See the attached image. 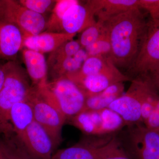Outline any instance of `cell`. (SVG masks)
<instances>
[{
	"label": "cell",
	"instance_id": "16",
	"mask_svg": "<svg viewBox=\"0 0 159 159\" xmlns=\"http://www.w3.org/2000/svg\"><path fill=\"white\" fill-rule=\"evenodd\" d=\"M23 57L28 74L34 87L47 85L48 66L43 54L27 48L23 51Z\"/></svg>",
	"mask_w": 159,
	"mask_h": 159
},
{
	"label": "cell",
	"instance_id": "32",
	"mask_svg": "<svg viewBox=\"0 0 159 159\" xmlns=\"http://www.w3.org/2000/svg\"><path fill=\"white\" fill-rule=\"evenodd\" d=\"M0 159H9L3 151L0 140Z\"/></svg>",
	"mask_w": 159,
	"mask_h": 159
},
{
	"label": "cell",
	"instance_id": "22",
	"mask_svg": "<svg viewBox=\"0 0 159 159\" xmlns=\"http://www.w3.org/2000/svg\"><path fill=\"white\" fill-rule=\"evenodd\" d=\"M97 159H132L116 137H107L97 149Z\"/></svg>",
	"mask_w": 159,
	"mask_h": 159
},
{
	"label": "cell",
	"instance_id": "6",
	"mask_svg": "<svg viewBox=\"0 0 159 159\" xmlns=\"http://www.w3.org/2000/svg\"><path fill=\"white\" fill-rule=\"evenodd\" d=\"M48 87L54 104L66 121L84 110L86 95L68 77L64 76L48 82Z\"/></svg>",
	"mask_w": 159,
	"mask_h": 159
},
{
	"label": "cell",
	"instance_id": "21",
	"mask_svg": "<svg viewBox=\"0 0 159 159\" xmlns=\"http://www.w3.org/2000/svg\"><path fill=\"white\" fill-rule=\"evenodd\" d=\"M88 57L86 51L81 48L73 56L67 57L50 68L53 80L77 72Z\"/></svg>",
	"mask_w": 159,
	"mask_h": 159
},
{
	"label": "cell",
	"instance_id": "33",
	"mask_svg": "<svg viewBox=\"0 0 159 159\" xmlns=\"http://www.w3.org/2000/svg\"><path fill=\"white\" fill-rule=\"evenodd\" d=\"M2 1H0V11H1V8H2Z\"/></svg>",
	"mask_w": 159,
	"mask_h": 159
},
{
	"label": "cell",
	"instance_id": "34",
	"mask_svg": "<svg viewBox=\"0 0 159 159\" xmlns=\"http://www.w3.org/2000/svg\"><path fill=\"white\" fill-rule=\"evenodd\" d=\"M157 131V132L159 134V129H158V130H156Z\"/></svg>",
	"mask_w": 159,
	"mask_h": 159
},
{
	"label": "cell",
	"instance_id": "3",
	"mask_svg": "<svg viewBox=\"0 0 159 159\" xmlns=\"http://www.w3.org/2000/svg\"><path fill=\"white\" fill-rule=\"evenodd\" d=\"M151 84L148 74L134 77L127 92L114 100L107 108L118 114L128 127L143 124L141 107Z\"/></svg>",
	"mask_w": 159,
	"mask_h": 159
},
{
	"label": "cell",
	"instance_id": "26",
	"mask_svg": "<svg viewBox=\"0 0 159 159\" xmlns=\"http://www.w3.org/2000/svg\"><path fill=\"white\" fill-rule=\"evenodd\" d=\"M84 49L89 57L101 56L110 57L111 46L106 29L97 41Z\"/></svg>",
	"mask_w": 159,
	"mask_h": 159
},
{
	"label": "cell",
	"instance_id": "29",
	"mask_svg": "<svg viewBox=\"0 0 159 159\" xmlns=\"http://www.w3.org/2000/svg\"><path fill=\"white\" fill-rule=\"evenodd\" d=\"M138 6L149 13L151 19H159V0H139Z\"/></svg>",
	"mask_w": 159,
	"mask_h": 159
},
{
	"label": "cell",
	"instance_id": "2",
	"mask_svg": "<svg viewBox=\"0 0 159 159\" xmlns=\"http://www.w3.org/2000/svg\"><path fill=\"white\" fill-rule=\"evenodd\" d=\"M4 66L6 79L0 91V132L6 134L13 131L9 123L11 107L17 102L28 99L33 87L29 84L25 71L17 63L9 61Z\"/></svg>",
	"mask_w": 159,
	"mask_h": 159
},
{
	"label": "cell",
	"instance_id": "31",
	"mask_svg": "<svg viewBox=\"0 0 159 159\" xmlns=\"http://www.w3.org/2000/svg\"><path fill=\"white\" fill-rule=\"evenodd\" d=\"M6 79V70L4 65L0 64V91L2 88Z\"/></svg>",
	"mask_w": 159,
	"mask_h": 159
},
{
	"label": "cell",
	"instance_id": "30",
	"mask_svg": "<svg viewBox=\"0 0 159 159\" xmlns=\"http://www.w3.org/2000/svg\"><path fill=\"white\" fill-rule=\"evenodd\" d=\"M150 80L159 93V69L148 74Z\"/></svg>",
	"mask_w": 159,
	"mask_h": 159
},
{
	"label": "cell",
	"instance_id": "27",
	"mask_svg": "<svg viewBox=\"0 0 159 159\" xmlns=\"http://www.w3.org/2000/svg\"><path fill=\"white\" fill-rule=\"evenodd\" d=\"M105 30L104 23L97 20L93 25L84 30L79 40L81 48L84 49L95 42L101 36Z\"/></svg>",
	"mask_w": 159,
	"mask_h": 159
},
{
	"label": "cell",
	"instance_id": "1",
	"mask_svg": "<svg viewBox=\"0 0 159 159\" xmlns=\"http://www.w3.org/2000/svg\"><path fill=\"white\" fill-rule=\"evenodd\" d=\"M111 46L110 58L118 68H130L139 54L147 22L139 8L118 15L104 23Z\"/></svg>",
	"mask_w": 159,
	"mask_h": 159
},
{
	"label": "cell",
	"instance_id": "15",
	"mask_svg": "<svg viewBox=\"0 0 159 159\" xmlns=\"http://www.w3.org/2000/svg\"><path fill=\"white\" fill-rule=\"evenodd\" d=\"M138 2L139 0H91L86 3L97 20L105 23L113 16L139 8Z\"/></svg>",
	"mask_w": 159,
	"mask_h": 159
},
{
	"label": "cell",
	"instance_id": "17",
	"mask_svg": "<svg viewBox=\"0 0 159 159\" xmlns=\"http://www.w3.org/2000/svg\"><path fill=\"white\" fill-rule=\"evenodd\" d=\"M106 139H84L73 146L57 151L52 159H97V149Z\"/></svg>",
	"mask_w": 159,
	"mask_h": 159
},
{
	"label": "cell",
	"instance_id": "25",
	"mask_svg": "<svg viewBox=\"0 0 159 159\" xmlns=\"http://www.w3.org/2000/svg\"><path fill=\"white\" fill-rule=\"evenodd\" d=\"M81 48L79 41L72 40L63 44L51 52L47 61L48 68L51 67L67 57L73 56Z\"/></svg>",
	"mask_w": 159,
	"mask_h": 159
},
{
	"label": "cell",
	"instance_id": "18",
	"mask_svg": "<svg viewBox=\"0 0 159 159\" xmlns=\"http://www.w3.org/2000/svg\"><path fill=\"white\" fill-rule=\"evenodd\" d=\"M9 118L13 132L20 136L34 120L31 102L27 99L15 104L10 111Z\"/></svg>",
	"mask_w": 159,
	"mask_h": 159
},
{
	"label": "cell",
	"instance_id": "7",
	"mask_svg": "<svg viewBox=\"0 0 159 159\" xmlns=\"http://www.w3.org/2000/svg\"><path fill=\"white\" fill-rule=\"evenodd\" d=\"M159 69V19L147 22L146 31L136 59L128 70L131 77L148 74Z\"/></svg>",
	"mask_w": 159,
	"mask_h": 159
},
{
	"label": "cell",
	"instance_id": "24",
	"mask_svg": "<svg viewBox=\"0 0 159 159\" xmlns=\"http://www.w3.org/2000/svg\"><path fill=\"white\" fill-rule=\"evenodd\" d=\"M6 135L5 141H1L3 151L9 159H34L28 153L16 134Z\"/></svg>",
	"mask_w": 159,
	"mask_h": 159
},
{
	"label": "cell",
	"instance_id": "10",
	"mask_svg": "<svg viewBox=\"0 0 159 159\" xmlns=\"http://www.w3.org/2000/svg\"><path fill=\"white\" fill-rule=\"evenodd\" d=\"M18 138L33 159H52L57 146L47 131L36 121L34 120Z\"/></svg>",
	"mask_w": 159,
	"mask_h": 159
},
{
	"label": "cell",
	"instance_id": "14",
	"mask_svg": "<svg viewBox=\"0 0 159 159\" xmlns=\"http://www.w3.org/2000/svg\"><path fill=\"white\" fill-rule=\"evenodd\" d=\"M76 34L44 31L37 35L28 36L24 40L23 48L42 54L51 53L63 44L73 40Z\"/></svg>",
	"mask_w": 159,
	"mask_h": 159
},
{
	"label": "cell",
	"instance_id": "9",
	"mask_svg": "<svg viewBox=\"0 0 159 159\" xmlns=\"http://www.w3.org/2000/svg\"><path fill=\"white\" fill-rule=\"evenodd\" d=\"M0 16L16 25L22 32L24 39L46 30L47 21L43 15L27 9L18 1H2Z\"/></svg>",
	"mask_w": 159,
	"mask_h": 159
},
{
	"label": "cell",
	"instance_id": "28",
	"mask_svg": "<svg viewBox=\"0 0 159 159\" xmlns=\"http://www.w3.org/2000/svg\"><path fill=\"white\" fill-rule=\"evenodd\" d=\"M18 2L24 7L39 14L43 15L51 10L56 1L52 0H20Z\"/></svg>",
	"mask_w": 159,
	"mask_h": 159
},
{
	"label": "cell",
	"instance_id": "20",
	"mask_svg": "<svg viewBox=\"0 0 159 159\" xmlns=\"http://www.w3.org/2000/svg\"><path fill=\"white\" fill-rule=\"evenodd\" d=\"M116 66L110 57L91 56L87 58L80 69L77 72L66 76L74 82L89 75L102 73Z\"/></svg>",
	"mask_w": 159,
	"mask_h": 159
},
{
	"label": "cell",
	"instance_id": "23",
	"mask_svg": "<svg viewBox=\"0 0 159 159\" xmlns=\"http://www.w3.org/2000/svg\"><path fill=\"white\" fill-rule=\"evenodd\" d=\"M79 3L76 0L56 1L52 14L47 21L46 32H61V24L63 17L71 6Z\"/></svg>",
	"mask_w": 159,
	"mask_h": 159
},
{
	"label": "cell",
	"instance_id": "5",
	"mask_svg": "<svg viewBox=\"0 0 159 159\" xmlns=\"http://www.w3.org/2000/svg\"><path fill=\"white\" fill-rule=\"evenodd\" d=\"M71 124L88 136H104L126 126L118 114L110 109L84 110L69 120Z\"/></svg>",
	"mask_w": 159,
	"mask_h": 159
},
{
	"label": "cell",
	"instance_id": "8",
	"mask_svg": "<svg viewBox=\"0 0 159 159\" xmlns=\"http://www.w3.org/2000/svg\"><path fill=\"white\" fill-rule=\"evenodd\" d=\"M124 148L132 159H159V134L143 124L128 126Z\"/></svg>",
	"mask_w": 159,
	"mask_h": 159
},
{
	"label": "cell",
	"instance_id": "11",
	"mask_svg": "<svg viewBox=\"0 0 159 159\" xmlns=\"http://www.w3.org/2000/svg\"><path fill=\"white\" fill-rule=\"evenodd\" d=\"M133 78L122 74L116 66L99 74L86 76L75 82L85 93L87 97L99 93L118 82L132 81Z\"/></svg>",
	"mask_w": 159,
	"mask_h": 159
},
{
	"label": "cell",
	"instance_id": "19",
	"mask_svg": "<svg viewBox=\"0 0 159 159\" xmlns=\"http://www.w3.org/2000/svg\"><path fill=\"white\" fill-rule=\"evenodd\" d=\"M124 90L123 82H118L110 86L99 93L87 96L84 110H97L107 108L114 100L123 95Z\"/></svg>",
	"mask_w": 159,
	"mask_h": 159
},
{
	"label": "cell",
	"instance_id": "12",
	"mask_svg": "<svg viewBox=\"0 0 159 159\" xmlns=\"http://www.w3.org/2000/svg\"><path fill=\"white\" fill-rule=\"evenodd\" d=\"M24 40L19 28L0 16V58L13 61L23 48Z\"/></svg>",
	"mask_w": 159,
	"mask_h": 159
},
{
	"label": "cell",
	"instance_id": "13",
	"mask_svg": "<svg viewBox=\"0 0 159 159\" xmlns=\"http://www.w3.org/2000/svg\"><path fill=\"white\" fill-rule=\"evenodd\" d=\"M95 15L86 3L84 5L78 3L66 11L61 24V32L77 34L93 25L97 20Z\"/></svg>",
	"mask_w": 159,
	"mask_h": 159
},
{
	"label": "cell",
	"instance_id": "4",
	"mask_svg": "<svg viewBox=\"0 0 159 159\" xmlns=\"http://www.w3.org/2000/svg\"><path fill=\"white\" fill-rule=\"evenodd\" d=\"M28 99L33 107L34 121L45 129L57 146L61 141L65 117L43 89L33 87Z\"/></svg>",
	"mask_w": 159,
	"mask_h": 159
}]
</instances>
